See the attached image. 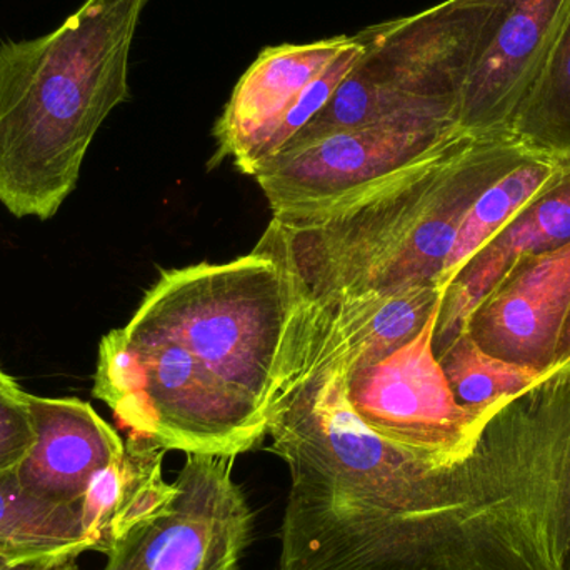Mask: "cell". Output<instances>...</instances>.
I'll return each instance as SVG.
<instances>
[{
    "label": "cell",
    "instance_id": "ba28073f",
    "mask_svg": "<svg viewBox=\"0 0 570 570\" xmlns=\"http://www.w3.org/2000/svg\"><path fill=\"white\" fill-rule=\"evenodd\" d=\"M444 294L442 288L417 287L395 295L368 292L324 304L297 302L273 411L308 377L337 365L348 371L414 337Z\"/></svg>",
    "mask_w": 570,
    "mask_h": 570
},
{
    "label": "cell",
    "instance_id": "44dd1931",
    "mask_svg": "<svg viewBox=\"0 0 570 570\" xmlns=\"http://www.w3.org/2000/svg\"><path fill=\"white\" fill-rule=\"evenodd\" d=\"M570 364V311L566 318L564 328H562L561 341H559L558 357H556V367Z\"/></svg>",
    "mask_w": 570,
    "mask_h": 570
},
{
    "label": "cell",
    "instance_id": "d6986e66",
    "mask_svg": "<svg viewBox=\"0 0 570 570\" xmlns=\"http://www.w3.org/2000/svg\"><path fill=\"white\" fill-rule=\"evenodd\" d=\"M36 442L27 392L0 371V474L20 464Z\"/></svg>",
    "mask_w": 570,
    "mask_h": 570
},
{
    "label": "cell",
    "instance_id": "277c9868",
    "mask_svg": "<svg viewBox=\"0 0 570 570\" xmlns=\"http://www.w3.org/2000/svg\"><path fill=\"white\" fill-rule=\"evenodd\" d=\"M92 392L129 435L164 451L237 458L267 435L269 421L256 405L134 315L100 342Z\"/></svg>",
    "mask_w": 570,
    "mask_h": 570
},
{
    "label": "cell",
    "instance_id": "5b68a950",
    "mask_svg": "<svg viewBox=\"0 0 570 570\" xmlns=\"http://www.w3.org/2000/svg\"><path fill=\"white\" fill-rule=\"evenodd\" d=\"M465 134L454 120H385L284 150L263 164L254 179L273 217L308 216L431 159Z\"/></svg>",
    "mask_w": 570,
    "mask_h": 570
},
{
    "label": "cell",
    "instance_id": "30bf717a",
    "mask_svg": "<svg viewBox=\"0 0 570 570\" xmlns=\"http://www.w3.org/2000/svg\"><path fill=\"white\" fill-rule=\"evenodd\" d=\"M352 39L354 36H338L264 49L240 77L217 120L214 129L217 150L210 166L233 159L240 173L254 177L264 149L285 114L351 46Z\"/></svg>",
    "mask_w": 570,
    "mask_h": 570
},
{
    "label": "cell",
    "instance_id": "7402d4cb",
    "mask_svg": "<svg viewBox=\"0 0 570 570\" xmlns=\"http://www.w3.org/2000/svg\"><path fill=\"white\" fill-rule=\"evenodd\" d=\"M566 569L570 570V551L568 556V562H566Z\"/></svg>",
    "mask_w": 570,
    "mask_h": 570
},
{
    "label": "cell",
    "instance_id": "7c38bea8",
    "mask_svg": "<svg viewBox=\"0 0 570 570\" xmlns=\"http://www.w3.org/2000/svg\"><path fill=\"white\" fill-rule=\"evenodd\" d=\"M27 405L36 442L16 468L20 488L33 498L80 512L90 482L124 454L126 442L80 399L27 392Z\"/></svg>",
    "mask_w": 570,
    "mask_h": 570
},
{
    "label": "cell",
    "instance_id": "4fadbf2b",
    "mask_svg": "<svg viewBox=\"0 0 570 570\" xmlns=\"http://www.w3.org/2000/svg\"><path fill=\"white\" fill-rule=\"evenodd\" d=\"M570 243V170L489 240L445 288L435 328V354L465 331L479 302L521 261Z\"/></svg>",
    "mask_w": 570,
    "mask_h": 570
},
{
    "label": "cell",
    "instance_id": "7a4b0ae2",
    "mask_svg": "<svg viewBox=\"0 0 570 570\" xmlns=\"http://www.w3.org/2000/svg\"><path fill=\"white\" fill-rule=\"evenodd\" d=\"M149 0H86L59 29L0 42V203L56 216L104 120L129 99V59Z\"/></svg>",
    "mask_w": 570,
    "mask_h": 570
},
{
    "label": "cell",
    "instance_id": "6da1fadb",
    "mask_svg": "<svg viewBox=\"0 0 570 570\" xmlns=\"http://www.w3.org/2000/svg\"><path fill=\"white\" fill-rule=\"evenodd\" d=\"M347 368L274 407L269 451L291 471L281 570H568L570 432L522 399L474 451L441 465L368 431Z\"/></svg>",
    "mask_w": 570,
    "mask_h": 570
},
{
    "label": "cell",
    "instance_id": "2e32d148",
    "mask_svg": "<svg viewBox=\"0 0 570 570\" xmlns=\"http://www.w3.org/2000/svg\"><path fill=\"white\" fill-rule=\"evenodd\" d=\"M569 170L570 154L535 150L499 177L465 216L439 288L445 291L489 240L494 239L532 200L556 186Z\"/></svg>",
    "mask_w": 570,
    "mask_h": 570
},
{
    "label": "cell",
    "instance_id": "3957f363",
    "mask_svg": "<svg viewBox=\"0 0 570 570\" xmlns=\"http://www.w3.org/2000/svg\"><path fill=\"white\" fill-rule=\"evenodd\" d=\"M297 302L284 267L250 253L163 273L134 317L183 344L269 421Z\"/></svg>",
    "mask_w": 570,
    "mask_h": 570
},
{
    "label": "cell",
    "instance_id": "8fae6325",
    "mask_svg": "<svg viewBox=\"0 0 570 570\" xmlns=\"http://www.w3.org/2000/svg\"><path fill=\"white\" fill-rule=\"evenodd\" d=\"M570 0H511L488 49L475 63L459 106V126L471 134L511 127L558 40Z\"/></svg>",
    "mask_w": 570,
    "mask_h": 570
},
{
    "label": "cell",
    "instance_id": "ffe728a7",
    "mask_svg": "<svg viewBox=\"0 0 570 570\" xmlns=\"http://www.w3.org/2000/svg\"><path fill=\"white\" fill-rule=\"evenodd\" d=\"M0 570H80V568L77 559H69V561L53 562V564L37 566H7L6 562L0 561Z\"/></svg>",
    "mask_w": 570,
    "mask_h": 570
},
{
    "label": "cell",
    "instance_id": "9c48e42d",
    "mask_svg": "<svg viewBox=\"0 0 570 570\" xmlns=\"http://www.w3.org/2000/svg\"><path fill=\"white\" fill-rule=\"evenodd\" d=\"M569 311L570 243L521 261L479 302L464 332L495 357L551 372Z\"/></svg>",
    "mask_w": 570,
    "mask_h": 570
},
{
    "label": "cell",
    "instance_id": "9a60e30c",
    "mask_svg": "<svg viewBox=\"0 0 570 570\" xmlns=\"http://www.w3.org/2000/svg\"><path fill=\"white\" fill-rule=\"evenodd\" d=\"M87 551L79 511L33 498L20 488L16 469L0 474V561L53 564Z\"/></svg>",
    "mask_w": 570,
    "mask_h": 570
},
{
    "label": "cell",
    "instance_id": "e0dca14e",
    "mask_svg": "<svg viewBox=\"0 0 570 570\" xmlns=\"http://www.w3.org/2000/svg\"><path fill=\"white\" fill-rule=\"evenodd\" d=\"M435 355L458 404L481 422H488L502 404L534 387L549 374L489 354L468 332L459 334Z\"/></svg>",
    "mask_w": 570,
    "mask_h": 570
},
{
    "label": "cell",
    "instance_id": "52a82bcc",
    "mask_svg": "<svg viewBox=\"0 0 570 570\" xmlns=\"http://www.w3.org/2000/svg\"><path fill=\"white\" fill-rule=\"evenodd\" d=\"M234 459L187 454L169 501L124 534L102 570H239L254 514Z\"/></svg>",
    "mask_w": 570,
    "mask_h": 570
},
{
    "label": "cell",
    "instance_id": "ac0fdd59",
    "mask_svg": "<svg viewBox=\"0 0 570 570\" xmlns=\"http://www.w3.org/2000/svg\"><path fill=\"white\" fill-rule=\"evenodd\" d=\"M509 130L532 149L570 154V12Z\"/></svg>",
    "mask_w": 570,
    "mask_h": 570
},
{
    "label": "cell",
    "instance_id": "8992f818",
    "mask_svg": "<svg viewBox=\"0 0 570 570\" xmlns=\"http://www.w3.org/2000/svg\"><path fill=\"white\" fill-rule=\"evenodd\" d=\"M441 305L442 301L414 337L381 357L352 365L345 394L368 431L435 464L448 465L474 451L488 422L458 404L435 355Z\"/></svg>",
    "mask_w": 570,
    "mask_h": 570
},
{
    "label": "cell",
    "instance_id": "5bb4252c",
    "mask_svg": "<svg viewBox=\"0 0 570 570\" xmlns=\"http://www.w3.org/2000/svg\"><path fill=\"white\" fill-rule=\"evenodd\" d=\"M166 452L129 435L124 454L92 479L80 509L89 551L109 554L129 529L169 501L174 485L163 478Z\"/></svg>",
    "mask_w": 570,
    "mask_h": 570
}]
</instances>
